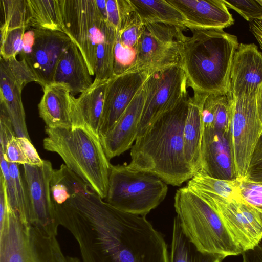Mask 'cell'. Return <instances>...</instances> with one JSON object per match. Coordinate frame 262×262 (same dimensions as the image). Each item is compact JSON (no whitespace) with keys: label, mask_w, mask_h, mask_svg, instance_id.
<instances>
[{"label":"cell","mask_w":262,"mask_h":262,"mask_svg":"<svg viewBox=\"0 0 262 262\" xmlns=\"http://www.w3.org/2000/svg\"><path fill=\"white\" fill-rule=\"evenodd\" d=\"M42 90L38 108L46 126L63 128L76 126V98L68 86L63 83H51L45 85Z\"/></svg>","instance_id":"ac0fdd59"},{"label":"cell","mask_w":262,"mask_h":262,"mask_svg":"<svg viewBox=\"0 0 262 262\" xmlns=\"http://www.w3.org/2000/svg\"><path fill=\"white\" fill-rule=\"evenodd\" d=\"M62 15L66 34L78 47L94 76L97 46L105 21L95 0H62Z\"/></svg>","instance_id":"52a82bcc"},{"label":"cell","mask_w":262,"mask_h":262,"mask_svg":"<svg viewBox=\"0 0 262 262\" xmlns=\"http://www.w3.org/2000/svg\"><path fill=\"white\" fill-rule=\"evenodd\" d=\"M181 41V66L194 93L227 94L237 37L222 29L191 27Z\"/></svg>","instance_id":"3957f363"},{"label":"cell","mask_w":262,"mask_h":262,"mask_svg":"<svg viewBox=\"0 0 262 262\" xmlns=\"http://www.w3.org/2000/svg\"><path fill=\"white\" fill-rule=\"evenodd\" d=\"M93 82L84 57L78 47L72 41L58 62L52 83L67 85L74 95L84 92Z\"/></svg>","instance_id":"ffe728a7"},{"label":"cell","mask_w":262,"mask_h":262,"mask_svg":"<svg viewBox=\"0 0 262 262\" xmlns=\"http://www.w3.org/2000/svg\"><path fill=\"white\" fill-rule=\"evenodd\" d=\"M174 206L181 226L197 249L226 257L243 251L217 210L187 186L178 189Z\"/></svg>","instance_id":"5b68a950"},{"label":"cell","mask_w":262,"mask_h":262,"mask_svg":"<svg viewBox=\"0 0 262 262\" xmlns=\"http://www.w3.org/2000/svg\"><path fill=\"white\" fill-rule=\"evenodd\" d=\"M27 164L34 165H41L43 162L39 157L31 140L25 137H19Z\"/></svg>","instance_id":"b9f144b4"},{"label":"cell","mask_w":262,"mask_h":262,"mask_svg":"<svg viewBox=\"0 0 262 262\" xmlns=\"http://www.w3.org/2000/svg\"><path fill=\"white\" fill-rule=\"evenodd\" d=\"M250 27L262 51V23L260 20H255L251 23Z\"/></svg>","instance_id":"f6af8a7d"},{"label":"cell","mask_w":262,"mask_h":262,"mask_svg":"<svg viewBox=\"0 0 262 262\" xmlns=\"http://www.w3.org/2000/svg\"><path fill=\"white\" fill-rule=\"evenodd\" d=\"M239 179L222 180L210 177L201 171L188 181L187 186L198 192L227 200H241Z\"/></svg>","instance_id":"83f0119b"},{"label":"cell","mask_w":262,"mask_h":262,"mask_svg":"<svg viewBox=\"0 0 262 262\" xmlns=\"http://www.w3.org/2000/svg\"><path fill=\"white\" fill-rule=\"evenodd\" d=\"M201 171L213 178L237 179L231 133L204 126Z\"/></svg>","instance_id":"5bb4252c"},{"label":"cell","mask_w":262,"mask_h":262,"mask_svg":"<svg viewBox=\"0 0 262 262\" xmlns=\"http://www.w3.org/2000/svg\"><path fill=\"white\" fill-rule=\"evenodd\" d=\"M134 11L144 25L168 24L185 30L186 22L181 13L167 0H129Z\"/></svg>","instance_id":"cb8c5ba5"},{"label":"cell","mask_w":262,"mask_h":262,"mask_svg":"<svg viewBox=\"0 0 262 262\" xmlns=\"http://www.w3.org/2000/svg\"><path fill=\"white\" fill-rule=\"evenodd\" d=\"M35 41L31 53L25 59L43 88L52 83L56 67L64 50L72 42L66 33L34 29Z\"/></svg>","instance_id":"9a60e30c"},{"label":"cell","mask_w":262,"mask_h":262,"mask_svg":"<svg viewBox=\"0 0 262 262\" xmlns=\"http://www.w3.org/2000/svg\"><path fill=\"white\" fill-rule=\"evenodd\" d=\"M58 220L82 262H170L163 235L145 216L119 210L90 189L75 194Z\"/></svg>","instance_id":"6da1fadb"},{"label":"cell","mask_w":262,"mask_h":262,"mask_svg":"<svg viewBox=\"0 0 262 262\" xmlns=\"http://www.w3.org/2000/svg\"><path fill=\"white\" fill-rule=\"evenodd\" d=\"M241 255L243 262H262V244L243 251Z\"/></svg>","instance_id":"ee69618b"},{"label":"cell","mask_w":262,"mask_h":262,"mask_svg":"<svg viewBox=\"0 0 262 262\" xmlns=\"http://www.w3.org/2000/svg\"><path fill=\"white\" fill-rule=\"evenodd\" d=\"M4 15L1 27L6 30L18 28L28 29L29 14L27 0H1Z\"/></svg>","instance_id":"f546056e"},{"label":"cell","mask_w":262,"mask_h":262,"mask_svg":"<svg viewBox=\"0 0 262 262\" xmlns=\"http://www.w3.org/2000/svg\"><path fill=\"white\" fill-rule=\"evenodd\" d=\"M241 198L255 209L262 212V183L239 179Z\"/></svg>","instance_id":"74e56055"},{"label":"cell","mask_w":262,"mask_h":262,"mask_svg":"<svg viewBox=\"0 0 262 262\" xmlns=\"http://www.w3.org/2000/svg\"><path fill=\"white\" fill-rule=\"evenodd\" d=\"M144 25L134 11L122 29L117 32V39L124 46L136 49Z\"/></svg>","instance_id":"e575fe53"},{"label":"cell","mask_w":262,"mask_h":262,"mask_svg":"<svg viewBox=\"0 0 262 262\" xmlns=\"http://www.w3.org/2000/svg\"><path fill=\"white\" fill-rule=\"evenodd\" d=\"M260 21H261V22L262 23V20H261Z\"/></svg>","instance_id":"681fc988"},{"label":"cell","mask_w":262,"mask_h":262,"mask_svg":"<svg viewBox=\"0 0 262 262\" xmlns=\"http://www.w3.org/2000/svg\"><path fill=\"white\" fill-rule=\"evenodd\" d=\"M97 6L103 16V19L107 21V14L106 9V0H95Z\"/></svg>","instance_id":"7dc6e473"},{"label":"cell","mask_w":262,"mask_h":262,"mask_svg":"<svg viewBox=\"0 0 262 262\" xmlns=\"http://www.w3.org/2000/svg\"><path fill=\"white\" fill-rule=\"evenodd\" d=\"M233 101L229 93L208 95L202 106L204 126L231 133Z\"/></svg>","instance_id":"4316f807"},{"label":"cell","mask_w":262,"mask_h":262,"mask_svg":"<svg viewBox=\"0 0 262 262\" xmlns=\"http://www.w3.org/2000/svg\"><path fill=\"white\" fill-rule=\"evenodd\" d=\"M34 41V30L31 29H27L23 36L21 49L19 53L21 59H25L31 53Z\"/></svg>","instance_id":"7bdbcfd3"},{"label":"cell","mask_w":262,"mask_h":262,"mask_svg":"<svg viewBox=\"0 0 262 262\" xmlns=\"http://www.w3.org/2000/svg\"><path fill=\"white\" fill-rule=\"evenodd\" d=\"M43 147L57 154L64 164L102 199L106 196L111 164L99 136L84 126L45 127Z\"/></svg>","instance_id":"277c9868"},{"label":"cell","mask_w":262,"mask_h":262,"mask_svg":"<svg viewBox=\"0 0 262 262\" xmlns=\"http://www.w3.org/2000/svg\"><path fill=\"white\" fill-rule=\"evenodd\" d=\"M9 173L17 204V213L20 219L25 224L30 225L29 202L24 178L21 177L18 164L9 163Z\"/></svg>","instance_id":"4dcf8cb0"},{"label":"cell","mask_w":262,"mask_h":262,"mask_svg":"<svg viewBox=\"0 0 262 262\" xmlns=\"http://www.w3.org/2000/svg\"><path fill=\"white\" fill-rule=\"evenodd\" d=\"M154 71H133L109 79L105 92L99 138L113 127Z\"/></svg>","instance_id":"4fadbf2b"},{"label":"cell","mask_w":262,"mask_h":262,"mask_svg":"<svg viewBox=\"0 0 262 262\" xmlns=\"http://www.w3.org/2000/svg\"><path fill=\"white\" fill-rule=\"evenodd\" d=\"M210 94L194 93L190 97L183 130L184 152L187 163L194 173L202 168L201 147L204 131L202 110Z\"/></svg>","instance_id":"44dd1931"},{"label":"cell","mask_w":262,"mask_h":262,"mask_svg":"<svg viewBox=\"0 0 262 262\" xmlns=\"http://www.w3.org/2000/svg\"><path fill=\"white\" fill-rule=\"evenodd\" d=\"M0 107V150L4 151L8 141L16 135L6 110L1 105Z\"/></svg>","instance_id":"60d3db41"},{"label":"cell","mask_w":262,"mask_h":262,"mask_svg":"<svg viewBox=\"0 0 262 262\" xmlns=\"http://www.w3.org/2000/svg\"><path fill=\"white\" fill-rule=\"evenodd\" d=\"M146 94L145 82L113 127L105 135L100 137L109 160L131 148L136 141Z\"/></svg>","instance_id":"2e32d148"},{"label":"cell","mask_w":262,"mask_h":262,"mask_svg":"<svg viewBox=\"0 0 262 262\" xmlns=\"http://www.w3.org/2000/svg\"><path fill=\"white\" fill-rule=\"evenodd\" d=\"M5 60L13 77L23 89L31 82L39 84L38 78L25 59L18 60L14 58Z\"/></svg>","instance_id":"8d00e7d4"},{"label":"cell","mask_w":262,"mask_h":262,"mask_svg":"<svg viewBox=\"0 0 262 262\" xmlns=\"http://www.w3.org/2000/svg\"><path fill=\"white\" fill-rule=\"evenodd\" d=\"M29 14L28 29L66 33L62 15V0H27Z\"/></svg>","instance_id":"d4e9b609"},{"label":"cell","mask_w":262,"mask_h":262,"mask_svg":"<svg viewBox=\"0 0 262 262\" xmlns=\"http://www.w3.org/2000/svg\"><path fill=\"white\" fill-rule=\"evenodd\" d=\"M109 80H94L75 100L76 126H84L99 135L104 98Z\"/></svg>","instance_id":"603a6c76"},{"label":"cell","mask_w":262,"mask_h":262,"mask_svg":"<svg viewBox=\"0 0 262 262\" xmlns=\"http://www.w3.org/2000/svg\"><path fill=\"white\" fill-rule=\"evenodd\" d=\"M255 98L258 116L262 124V82L255 92Z\"/></svg>","instance_id":"bcb514c9"},{"label":"cell","mask_w":262,"mask_h":262,"mask_svg":"<svg viewBox=\"0 0 262 262\" xmlns=\"http://www.w3.org/2000/svg\"><path fill=\"white\" fill-rule=\"evenodd\" d=\"M190 96L185 95L137 137L130 150V171L151 173L180 186L195 174L184 152L183 130Z\"/></svg>","instance_id":"7a4b0ae2"},{"label":"cell","mask_w":262,"mask_h":262,"mask_svg":"<svg viewBox=\"0 0 262 262\" xmlns=\"http://www.w3.org/2000/svg\"><path fill=\"white\" fill-rule=\"evenodd\" d=\"M183 31L168 24L144 25L136 46V64L131 71L155 70L173 65L182 66Z\"/></svg>","instance_id":"ba28073f"},{"label":"cell","mask_w":262,"mask_h":262,"mask_svg":"<svg viewBox=\"0 0 262 262\" xmlns=\"http://www.w3.org/2000/svg\"><path fill=\"white\" fill-rule=\"evenodd\" d=\"M261 82L262 52L254 43H239L232 62L229 93L235 98L255 94Z\"/></svg>","instance_id":"e0dca14e"},{"label":"cell","mask_w":262,"mask_h":262,"mask_svg":"<svg viewBox=\"0 0 262 262\" xmlns=\"http://www.w3.org/2000/svg\"><path fill=\"white\" fill-rule=\"evenodd\" d=\"M22 90L13 77L6 61L1 58L0 105L8 113L16 136L30 139L21 100Z\"/></svg>","instance_id":"7402d4cb"},{"label":"cell","mask_w":262,"mask_h":262,"mask_svg":"<svg viewBox=\"0 0 262 262\" xmlns=\"http://www.w3.org/2000/svg\"><path fill=\"white\" fill-rule=\"evenodd\" d=\"M136 58V49L123 46L116 37L113 60L114 76L131 71L135 66Z\"/></svg>","instance_id":"836d02e7"},{"label":"cell","mask_w":262,"mask_h":262,"mask_svg":"<svg viewBox=\"0 0 262 262\" xmlns=\"http://www.w3.org/2000/svg\"><path fill=\"white\" fill-rule=\"evenodd\" d=\"M257 1L262 6V0H257Z\"/></svg>","instance_id":"c3c4849f"},{"label":"cell","mask_w":262,"mask_h":262,"mask_svg":"<svg viewBox=\"0 0 262 262\" xmlns=\"http://www.w3.org/2000/svg\"><path fill=\"white\" fill-rule=\"evenodd\" d=\"M227 8L237 12L247 21L262 20V6L257 0H223Z\"/></svg>","instance_id":"d590c367"},{"label":"cell","mask_w":262,"mask_h":262,"mask_svg":"<svg viewBox=\"0 0 262 262\" xmlns=\"http://www.w3.org/2000/svg\"><path fill=\"white\" fill-rule=\"evenodd\" d=\"M196 192L217 210L243 252L260 244L262 239V212L242 200H227Z\"/></svg>","instance_id":"7c38bea8"},{"label":"cell","mask_w":262,"mask_h":262,"mask_svg":"<svg viewBox=\"0 0 262 262\" xmlns=\"http://www.w3.org/2000/svg\"><path fill=\"white\" fill-rule=\"evenodd\" d=\"M146 94L137 137L188 93L187 79L180 65L155 70L146 80Z\"/></svg>","instance_id":"9c48e42d"},{"label":"cell","mask_w":262,"mask_h":262,"mask_svg":"<svg viewBox=\"0 0 262 262\" xmlns=\"http://www.w3.org/2000/svg\"><path fill=\"white\" fill-rule=\"evenodd\" d=\"M255 94L233 97L231 135L238 179L245 178L252 151L262 134Z\"/></svg>","instance_id":"8fae6325"},{"label":"cell","mask_w":262,"mask_h":262,"mask_svg":"<svg viewBox=\"0 0 262 262\" xmlns=\"http://www.w3.org/2000/svg\"><path fill=\"white\" fill-rule=\"evenodd\" d=\"M183 15L186 28L222 29L234 19L223 0H167Z\"/></svg>","instance_id":"d6986e66"},{"label":"cell","mask_w":262,"mask_h":262,"mask_svg":"<svg viewBox=\"0 0 262 262\" xmlns=\"http://www.w3.org/2000/svg\"><path fill=\"white\" fill-rule=\"evenodd\" d=\"M0 154L3 156L8 163H15L23 165L27 164L19 137L16 136H14L8 141L4 150H0Z\"/></svg>","instance_id":"ab89813d"},{"label":"cell","mask_w":262,"mask_h":262,"mask_svg":"<svg viewBox=\"0 0 262 262\" xmlns=\"http://www.w3.org/2000/svg\"><path fill=\"white\" fill-rule=\"evenodd\" d=\"M117 31L105 21L96 49L95 79L107 80L114 76L113 60Z\"/></svg>","instance_id":"f1b7e54d"},{"label":"cell","mask_w":262,"mask_h":262,"mask_svg":"<svg viewBox=\"0 0 262 262\" xmlns=\"http://www.w3.org/2000/svg\"><path fill=\"white\" fill-rule=\"evenodd\" d=\"M244 179L262 183V134L253 149Z\"/></svg>","instance_id":"f35d334b"},{"label":"cell","mask_w":262,"mask_h":262,"mask_svg":"<svg viewBox=\"0 0 262 262\" xmlns=\"http://www.w3.org/2000/svg\"><path fill=\"white\" fill-rule=\"evenodd\" d=\"M24 180L29 202V224L43 234L56 236L59 225L51 195L52 163L43 160L41 165H23Z\"/></svg>","instance_id":"30bf717a"},{"label":"cell","mask_w":262,"mask_h":262,"mask_svg":"<svg viewBox=\"0 0 262 262\" xmlns=\"http://www.w3.org/2000/svg\"><path fill=\"white\" fill-rule=\"evenodd\" d=\"M167 184L151 173L129 170L126 164L111 165L105 202L132 214L146 216L167 195Z\"/></svg>","instance_id":"8992f818"},{"label":"cell","mask_w":262,"mask_h":262,"mask_svg":"<svg viewBox=\"0 0 262 262\" xmlns=\"http://www.w3.org/2000/svg\"><path fill=\"white\" fill-rule=\"evenodd\" d=\"M107 22L120 31L134 12L129 0H106Z\"/></svg>","instance_id":"d6a6232c"},{"label":"cell","mask_w":262,"mask_h":262,"mask_svg":"<svg viewBox=\"0 0 262 262\" xmlns=\"http://www.w3.org/2000/svg\"><path fill=\"white\" fill-rule=\"evenodd\" d=\"M225 258L199 250L184 233L178 217L174 218L170 262H222Z\"/></svg>","instance_id":"484cf974"},{"label":"cell","mask_w":262,"mask_h":262,"mask_svg":"<svg viewBox=\"0 0 262 262\" xmlns=\"http://www.w3.org/2000/svg\"><path fill=\"white\" fill-rule=\"evenodd\" d=\"M28 29L6 30L1 27V58L4 60L16 58L22 46L23 36Z\"/></svg>","instance_id":"1f68e13d"}]
</instances>
